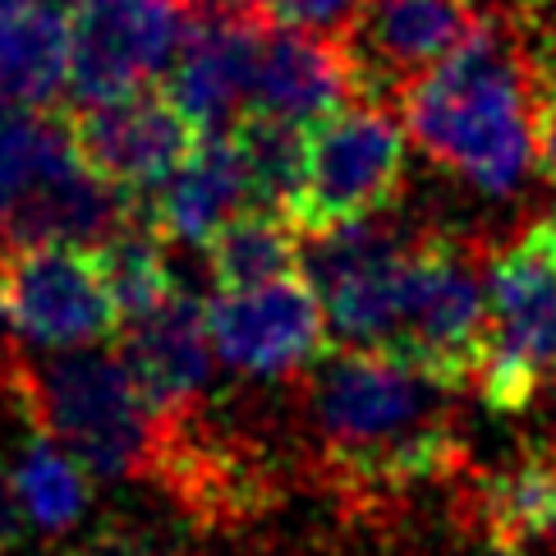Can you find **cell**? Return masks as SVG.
<instances>
[{
  "instance_id": "obj_16",
  "label": "cell",
  "mask_w": 556,
  "mask_h": 556,
  "mask_svg": "<svg viewBox=\"0 0 556 556\" xmlns=\"http://www.w3.org/2000/svg\"><path fill=\"white\" fill-rule=\"evenodd\" d=\"M70 78V18L28 0L0 18V102L47 106Z\"/></svg>"
},
{
  "instance_id": "obj_1",
  "label": "cell",
  "mask_w": 556,
  "mask_h": 556,
  "mask_svg": "<svg viewBox=\"0 0 556 556\" xmlns=\"http://www.w3.org/2000/svg\"><path fill=\"white\" fill-rule=\"evenodd\" d=\"M455 395L391 354L327 350L300 372L294 395L304 473L345 520H395L419 492L473 465Z\"/></svg>"
},
{
  "instance_id": "obj_5",
  "label": "cell",
  "mask_w": 556,
  "mask_h": 556,
  "mask_svg": "<svg viewBox=\"0 0 556 556\" xmlns=\"http://www.w3.org/2000/svg\"><path fill=\"white\" fill-rule=\"evenodd\" d=\"M405 143L409 134L401 111L387 102L350 97L323 121H313L304 143V175L286 203L290 226L308 235L391 212L405 185Z\"/></svg>"
},
{
  "instance_id": "obj_10",
  "label": "cell",
  "mask_w": 556,
  "mask_h": 556,
  "mask_svg": "<svg viewBox=\"0 0 556 556\" xmlns=\"http://www.w3.org/2000/svg\"><path fill=\"white\" fill-rule=\"evenodd\" d=\"M70 134H74V148L84 156V166L121 189L134 207L198 143L193 121L156 88H134L125 97L78 106L70 115Z\"/></svg>"
},
{
  "instance_id": "obj_26",
  "label": "cell",
  "mask_w": 556,
  "mask_h": 556,
  "mask_svg": "<svg viewBox=\"0 0 556 556\" xmlns=\"http://www.w3.org/2000/svg\"><path fill=\"white\" fill-rule=\"evenodd\" d=\"M24 539H28V515H24V506H18L10 469L0 465V556L18 552V547H24Z\"/></svg>"
},
{
  "instance_id": "obj_12",
  "label": "cell",
  "mask_w": 556,
  "mask_h": 556,
  "mask_svg": "<svg viewBox=\"0 0 556 556\" xmlns=\"http://www.w3.org/2000/svg\"><path fill=\"white\" fill-rule=\"evenodd\" d=\"M212 359L203 304L189 290L166 294L156 308L125 323L121 364L152 414V428L212 405Z\"/></svg>"
},
{
  "instance_id": "obj_11",
  "label": "cell",
  "mask_w": 556,
  "mask_h": 556,
  "mask_svg": "<svg viewBox=\"0 0 556 556\" xmlns=\"http://www.w3.org/2000/svg\"><path fill=\"white\" fill-rule=\"evenodd\" d=\"M451 510L492 556L556 543V432L525 437L492 465H469L455 479Z\"/></svg>"
},
{
  "instance_id": "obj_23",
  "label": "cell",
  "mask_w": 556,
  "mask_h": 556,
  "mask_svg": "<svg viewBox=\"0 0 556 556\" xmlns=\"http://www.w3.org/2000/svg\"><path fill=\"white\" fill-rule=\"evenodd\" d=\"M529 55L539 97H556V0H510L502 5Z\"/></svg>"
},
{
  "instance_id": "obj_8",
  "label": "cell",
  "mask_w": 556,
  "mask_h": 556,
  "mask_svg": "<svg viewBox=\"0 0 556 556\" xmlns=\"http://www.w3.org/2000/svg\"><path fill=\"white\" fill-rule=\"evenodd\" d=\"M207 345L230 372L281 382L327 354V313L304 276L216 290L203 304Z\"/></svg>"
},
{
  "instance_id": "obj_19",
  "label": "cell",
  "mask_w": 556,
  "mask_h": 556,
  "mask_svg": "<svg viewBox=\"0 0 556 556\" xmlns=\"http://www.w3.org/2000/svg\"><path fill=\"white\" fill-rule=\"evenodd\" d=\"M10 479L37 533H70L92 506V473L42 432H33L24 442Z\"/></svg>"
},
{
  "instance_id": "obj_2",
  "label": "cell",
  "mask_w": 556,
  "mask_h": 556,
  "mask_svg": "<svg viewBox=\"0 0 556 556\" xmlns=\"http://www.w3.org/2000/svg\"><path fill=\"white\" fill-rule=\"evenodd\" d=\"M533 70L506 10L479 24L442 65L401 92L405 134L442 170L488 198H510L533 170Z\"/></svg>"
},
{
  "instance_id": "obj_20",
  "label": "cell",
  "mask_w": 556,
  "mask_h": 556,
  "mask_svg": "<svg viewBox=\"0 0 556 556\" xmlns=\"http://www.w3.org/2000/svg\"><path fill=\"white\" fill-rule=\"evenodd\" d=\"M230 138H235V152H240V166H244V180H249V203L286 212L290 193L304 175L308 129L294 125V121H281V115L249 111L235 121Z\"/></svg>"
},
{
  "instance_id": "obj_7",
  "label": "cell",
  "mask_w": 556,
  "mask_h": 556,
  "mask_svg": "<svg viewBox=\"0 0 556 556\" xmlns=\"http://www.w3.org/2000/svg\"><path fill=\"white\" fill-rule=\"evenodd\" d=\"M189 0H74L70 92L78 106L162 78L189 33Z\"/></svg>"
},
{
  "instance_id": "obj_28",
  "label": "cell",
  "mask_w": 556,
  "mask_h": 556,
  "mask_svg": "<svg viewBox=\"0 0 556 556\" xmlns=\"http://www.w3.org/2000/svg\"><path fill=\"white\" fill-rule=\"evenodd\" d=\"M24 5H28V0H0V18L14 14V10H24Z\"/></svg>"
},
{
  "instance_id": "obj_18",
  "label": "cell",
  "mask_w": 556,
  "mask_h": 556,
  "mask_svg": "<svg viewBox=\"0 0 556 556\" xmlns=\"http://www.w3.org/2000/svg\"><path fill=\"white\" fill-rule=\"evenodd\" d=\"M78 162L70 121L42 106L0 102V230L55 170Z\"/></svg>"
},
{
  "instance_id": "obj_13",
  "label": "cell",
  "mask_w": 556,
  "mask_h": 556,
  "mask_svg": "<svg viewBox=\"0 0 556 556\" xmlns=\"http://www.w3.org/2000/svg\"><path fill=\"white\" fill-rule=\"evenodd\" d=\"M263 24L267 18L193 5L180 55L166 70V97L189 115L198 134H226L249 111L253 47Z\"/></svg>"
},
{
  "instance_id": "obj_4",
  "label": "cell",
  "mask_w": 556,
  "mask_h": 556,
  "mask_svg": "<svg viewBox=\"0 0 556 556\" xmlns=\"http://www.w3.org/2000/svg\"><path fill=\"white\" fill-rule=\"evenodd\" d=\"M556 377V207L488 244V359L473 395L520 414Z\"/></svg>"
},
{
  "instance_id": "obj_25",
  "label": "cell",
  "mask_w": 556,
  "mask_h": 556,
  "mask_svg": "<svg viewBox=\"0 0 556 556\" xmlns=\"http://www.w3.org/2000/svg\"><path fill=\"white\" fill-rule=\"evenodd\" d=\"M61 556H170L166 547H156L152 539H143V533H125V529H106V533H97L92 543L84 547H70Z\"/></svg>"
},
{
  "instance_id": "obj_15",
  "label": "cell",
  "mask_w": 556,
  "mask_h": 556,
  "mask_svg": "<svg viewBox=\"0 0 556 556\" xmlns=\"http://www.w3.org/2000/svg\"><path fill=\"white\" fill-rule=\"evenodd\" d=\"M249 203V180L230 134H198L193 152L134 207L138 226H152L162 240L203 249L235 212Z\"/></svg>"
},
{
  "instance_id": "obj_27",
  "label": "cell",
  "mask_w": 556,
  "mask_h": 556,
  "mask_svg": "<svg viewBox=\"0 0 556 556\" xmlns=\"http://www.w3.org/2000/svg\"><path fill=\"white\" fill-rule=\"evenodd\" d=\"M10 350H14V341L0 336V401H10Z\"/></svg>"
},
{
  "instance_id": "obj_14",
  "label": "cell",
  "mask_w": 556,
  "mask_h": 556,
  "mask_svg": "<svg viewBox=\"0 0 556 556\" xmlns=\"http://www.w3.org/2000/svg\"><path fill=\"white\" fill-rule=\"evenodd\" d=\"M354 97V70L336 33L263 24L253 47L249 111L313 125ZM244 111V115H249Z\"/></svg>"
},
{
  "instance_id": "obj_24",
  "label": "cell",
  "mask_w": 556,
  "mask_h": 556,
  "mask_svg": "<svg viewBox=\"0 0 556 556\" xmlns=\"http://www.w3.org/2000/svg\"><path fill=\"white\" fill-rule=\"evenodd\" d=\"M533 170L556 185V97L533 102Z\"/></svg>"
},
{
  "instance_id": "obj_3",
  "label": "cell",
  "mask_w": 556,
  "mask_h": 556,
  "mask_svg": "<svg viewBox=\"0 0 556 556\" xmlns=\"http://www.w3.org/2000/svg\"><path fill=\"white\" fill-rule=\"evenodd\" d=\"M10 405L70 451L92 479H148L156 428L138 401L121 354L84 350H10Z\"/></svg>"
},
{
  "instance_id": "obj_21",
  "label": "cell",
  "mask_w": 556,
  "mask_h": 556,
  "mask_svg": "<svg viewBox=\"0 0 556 556\" xmlns=\"http://www.w3.org/2000/svg\"><path fill=\"white\" fill-rule=\"evenodd\" d=\"M92 257H97V267H102V281L111 290L115 308H121V327L180 290L175 286V267L166 257V240L152 226L129 222L121 235H111L102 249H92Z\"/></svg>"
},
{
  "instance_id": "obj_6",
  "label": "cell",
  "mask_w": 556,
  "mask_h": 556,
  "mask_svg": "<svg viewBox=\"0 0 556 556\" xmlns=\"http://www.w3.org/2000/svg\"><path fill=\"white\" fill-rule=\"evenodd\" d=\"M0 323L37 350H84L121 331L92 249H0Z\"/></svg>"
},
{
  "instance_id": "obj_17",
  "label": "cell",
  "mask_w": 556,
  "mask_h": 556,
  "mask_svg": "<svg viewBox=\"0 0 556 556\" xmlns=\"http://www.w3.org/2000/svg\"><path fill=\"white\" fill-rule=\"evenodd\" d=\"M203 267L216 290L263 286L300 267V230L276 207H244L203 244Z\"/></svg>"
},
{
  "instance_id": "obj_9",
  "label": "cell",
  "mask_w": 556,
  "mask_h": 556,
  "mask_svg": "<svg viewBox=\"0 0 556 556\" xmlns=\"http://www.w3.org/2000/svg\"><path fill=\"white\" fill-rule=\"evenodd\" d=\"M479 24L473 0H359L341 33L354 97L395 106L409 84L442 65Z\"/></svg>"
},
{
  "instance_id": "obj_22",
  "label": "cell",
  "mask_w": 556,
  "mask_h": 556,
  "mask_svg": "<svg viewBox=\"0 0 556 556\" xmlns=\"http://www.w3.org/2000/svg\"><path fill=\"white\" fill-rule=\"evenodd\" d=\"M198 10H222V14H244V18H267V24H290V28H317L341 37L345 24L359 10V0H189Z\"/></svg>"
}]
</instances>
